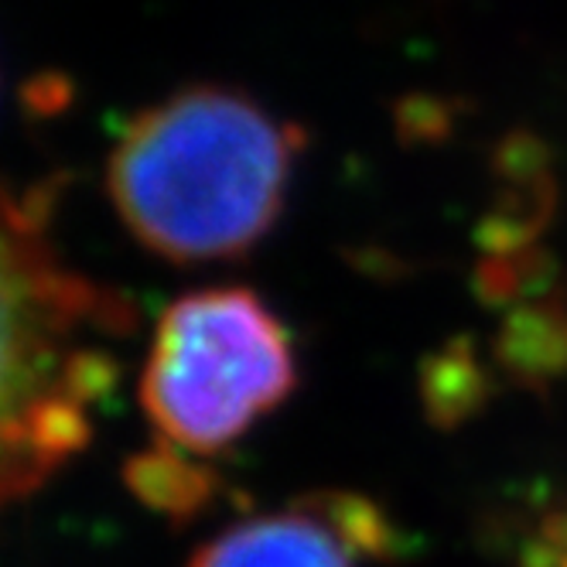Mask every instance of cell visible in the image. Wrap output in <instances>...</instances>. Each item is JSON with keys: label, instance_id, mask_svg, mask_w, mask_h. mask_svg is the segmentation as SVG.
I'll use <instances>...</instances> for the list:
<instances>
[{"label": "cell", "instance_id": "obj_1", "mask_svg": "<svg viewBox=\"0 0 567 567\" xmlns=\"http://www.w3.org/2000/svg\"><path fill=\"white\" fill-rule=\"evenodd\" d=\"M298 124L229 86H188L141 110L106 161V192L141 247L172 264L236 260L277 223Z\"/></svg>", "mask_w": 567, "mask_h": 567}, {"label": "cell", "instance_id": "obj_2", "mask_svg": "<svg viewBox=\"0 0 567 567\" xmlns=\"http://www.w3.org/2000/svg\"><path fill=\"white\" fill-rule=\"evenodd\" d=\"M298 386L291 336L250 288L192 291L157 318L141 408L157 434L216 455Z\"/></svg>", "mask_w": 567, "mask_h": 567}, {"label": "cell", "instance_id": "obj_3", "mask_svg": "<svg viewBox=\"0 0 567 567\" xmlns=\"http://www.w3.org/2000/svg\"><path fill=\"white\" fill-rule=\"evenodd\" d=\"M42 226L8 219L4 229V414L52 390L62 342L79 326L110 336L134 329V305L55 264Z\"/></svg>", "mask_w": 567, "mask_h": 567}, {"label": "cell", "instance_id": "obj_4", "mask_svg": "<svg viewBox=\"0 0 567 567\" xmlns=\"http://www.w3.org/2000/svg\"><path fill=\"white\" fill-rule=\"evenodd\" d=\"M188 567H352V554L308 509L239 519L202 544Z\"/></svg>", "mask_w": 567, "mask_h": 567}, {"label": "cell", "instance_id": "obj_5", "mask_svg": "<svg viewBox=\"0 0 567 567\" xmlns=\"http://www.w3.org/2000/svg\"><path fill=\"white\" fill-rule=\"evenodd\" d=\"M493 362L534 393L567 380V301L557 295L519 301L493 336Z\"/></svg>", "mask_w": 567, "mask_h": 567}, {"label": "cell", "instance_id": "obj_6", "mask_svg": "<svg viewBox=\"0 0 567 567\" xmlns=\"http://www.w3.org/2000/svg\"><path fill=\"white\" fill-rule=\"evenodd\" d=\"M124 485L144 509L175 526L202 516L219 496V475L165 437L124 462Z\"/></svg>", "mask_w": 567, "mask_h": 567}, {"label": "cell", "instance_id": "obj_7", "mask_svg": "<svg viewBox=\"0 0 567 567\" xmlns=\"http://www.w3.org/2000/svg\"><path fill=\"white\" fill-rule=\"evenodd\" d=\"M417 393L427 421L441 431L468 424L493 396V373L485 370L468 339H452L424 355Z\"/></svg>", "mask_w": 567, "mask_h": 567}, {"label": "cell", "instance_id": "obj_8", "mask_svg": "<svg viewBox=\"0 0 567 567\" xmlns=\"http://www.w3.org/2000/svg\"><path fill=\"white\" fill-rule=\"evenodd\" d=\"M298 506L326 523L352 557L396 560L408 554V537L396 530L393 519L383 513V506L367 496L326 489V493L305 496Z\"/></svg>", "mask_w": 567, "mask_h": 567}, {"label": "cell", "instance_id": "obj_9", "mask_svg": "<svg viewBox=\"0 0 567 567\" xmlns=\"http://www.w3.org/2000/svg\"><path fill=\"white\" fill-rule=\"evenodd\" d=\"M554 264L540 247L519 250V254H485L475 267V295L485 305H516L554 295Z\"/></svg>", "mask_w": 567, "mask_h": 567}, {"label": "cell", "instance_id": "obj_10", "mask_svg": "<svg viewBox=\"0 0 567 567\" xmlns=\"http://www.w3.org/2000/svg\"><path fill=\"white\" fill-rule=\"evenodd\" d=\"M493 168L499 175L503 185H537V182H550V154L544 147L540 137L516 131L509 134L496 154H493Z\"/></svg>", "mask_w": 567, "mask_h": 567}, {"label": "cell", "instance_id": "obj_11", "mask_svg": "<svg viewBox=\"0 0 567 567\" xmlns=\"http://www.w3.org/2000/svg\"><path fill=\"white\" fill-rule=\"evenodd\" d=\"M519 567H567V513H550Z\"/></svg>", "mask_w": 567, "mask_h": 567}, {"label": "cell", "instance_id": "obj_12", "mask_svg": "<svg viewBox=\"0 0 567 567\" xmlns=\"http://www.w3.org/2000/svg\"><path fill=\"white\" fill-rule=\"evenodd\" d=\"M396 124H400V134L411 141H437L444 127H449V116L441 113V106H424L414 100L411 106H403Z\"/></svg>", "mask_w": 567, "mask_h": 567}]
</instances>
